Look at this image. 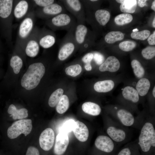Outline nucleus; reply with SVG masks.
I'll list each match as a JSON object with an SVG mask.
<instances>
[{
  "label": "nucleus",
  "instance_id": "nucleus-1",
  "mask_svg": "<svg viewBox=\"0 0 155 155\" xmlns=\"http://www.w3.org/2000/svg\"><path fill=\"white\" fill-rule=\"evenodd\" d=\"M154 119H144L137 140V144L144 152H149L155 147Z\"/></svg>",
  "mask_w": 155,
  "mask_h": 155
},
{
  "label": "nucleus",
  "instance_id": "nucleus-2",
  "mask_svg": "<svg viewBox=\"0 0 155 155\" xmlns=\"http://www.w3.org/2000/svg\"><path fill=\"white\" fill-rule=\"evenodd\" d=\"M45 72V68L42 63L31 64L22 78L21 86L27 90L34 89L38 85Z\"/></svg>",
  "mask_w": 155,
  "mask_h": 155
},
{
  "label": "nucleus",
  "instance_id": "nucleus-3",
  "mask_svg": "<svg viewBox=\"0 0 155 155\" xmlns=\"http://www.w3.org/2000/svg\"><path fill=\"white\" fill-rule=\"evenodd\" d=\"M108 120L106 130L107 136L117 144L127 142L129 140L131 132L128 127L122 125L110 117Z\"/></svg>",
  "mask_w": 155,
  "mask_h": 155
},
{
  "label": "nucleus",
  "instance_id": "nucleus-4",
  "mask_svg": "<svg viewBox=\"0 0 155 155\" xmlns=\"http://www.w3.org/2000/svg\"><path fill=\"white\" fill-rule=\"evenodd\" d=\"M45 24L53 31L65 30L67 32L76 26L77 21L72 15L65 12L46 20Z\"/></svg>",
  "mask_w": 155,
  "mask_h": 155
},
{
  "label": "nucleus",
  "instance_id": "nucleus-5",
  "mask_svg": "<svg viewBox=\"0 0 155 155\" xmlns=\"http://www.w3.org/2000/svg\"><path fill=\"white\" fill-rule=\"evenodd\" d=\"M115 112L112 114L111 117L122 125L127 127H132L140 129L143 123L144 118L143 117H135L128 110L123 108L117 109Z\"/></svg>",
  "mask_w": 155,
  "mask_h": 155
},
{
  "label": "nucleus",
  "instance_id": "nucleus-6",
  "mask_svg": "<svg viewBox=\"0 0 155 155\" xmlns=\"http://www.w3.org/2000/svg\"><path fill=\"white\" fill-rule=\"evenodd\" d=\"M75 26L67 31L61 40L58 56L59 61H63L65 60L76 49L78 48L74 36Z\"/></svg>",
  "mask_w": 155,
  "mask_h": 155
},
{
  "label": "nucleus",
  "instance_id": "nucleus-7",
  "mask_svg": "<svg viewBox=\"0 0 155 155\" xmlns=\"http://www.w3.org/2000/svg\"><path fill=\"white\" fill-rule=\"evenodd\" d=\"M30 13L22 20L19 26L16 45L24 46L33 30L34 15Z\"/></svg>",
  "mask_w": 155,
  "mask_h": 155
},
{
  "label": "nucleus",
  "instance_id": "nucleus-8",
  "mask_svg": "<svg viewBox=\"0 0 155 155\" xmlns=\"http://www.w3.org/2000/svg\"><path fill=\"white\" fill-rule=\"evenodd\" d=\"M75 19L77 23L85 24L86 15L84 6L80 0L59 1Z\"/></svg>",
  "mask_w": 155,
  "mask_h": 155
},
{
  "label": "nucleus",
  "instance_id": "nucleus-9",
  "mask_svg": "<svg viewBox=\"0 0 155 155\" xmlns=\"http://www.w3.org/2000/svg\"><path fill=\"white\" fill-rule=\"evenodd\" d=\"M32 127L30 119L19 120L14 122L8 128L7 136L10 139L16 138L22 133L26 136L31 132Z\"/></svg>",
  "mask_w": 155,
  "mask_h": 155
},
{
  "label": "nucleus",
  "instance_id": "nucleus-10",
  "mask_svg": "<svg viewBox=\"0 0 155 155\" xmlns=\"http://www.w3.org/2000/svg\"><path fill=\"white\" fill-rule=\"evenodd\" d=\"M89 31L85 24L77 23L75 28L74 36L78 49H87L90 45Z\"/></svg>",
  "mask_w": 155,
  "mask_h": 155
},
{
  "label": "nucleus",
  "instance_id": "nucleus-11",
  "mask_svg": "<svg viewBox=\"0 0 155 155\" xmlns=\"http://www.w3.org/2000/svg\"><path fill=\"white\" fill-rule=\"evenodd\" d=\"M66 10L63 4L59 1L45 7L39 8L36 11V15L47 20L59 14L66 12Z\"/></svg>",
  "mask_w": 155,
  "mask_h": 155
},
{
  "label": "nucleus",
  "instance_id": "nucleus-12",
  "mask_svg": "<svg viewBox=\"0 0 155 155\" xmlns=\"http://www.w3.org/2000/svg\"><path fill=\"white\" fill-rule=\"evenodd\" d=\"M39 31L38 29L34 30L25 45L26 53L30 57H34L39 53L40 46L38 42Z\"/></svg>",
  "mask_w": 155,
  "mask_h": 155
},
{
  "label": "nucleus",
  "instance_id": "nucleus-13",
  "mask_svg": "<svg viewBox=\"0 0 155 155\" xmlns=\"http://www.w3.org/2000/svg\"><path fill=\"white\" fill-rule=\"evenodd\" d=\"M56 36L51 30L44 28L39 30L38 42L40 46L44 49H48L55 43Z\"/></svg>",
  "mask_w": 155,
  "mask_h": 155
},
{
  "label": "nucleus",
  "instance_id": "nucleus-14",
  "mask_svg": "<svg viewBox=\"0 0 155 155\" xmlns=\"http://www.w3.org/2000/svg\"><path fill=\"white\" fill-rule=\"evenodd\" d=\"M117 144L107 135H101L96 138L94 145L99 150L106 153H110L115 149Z\"/></svg>",
  "mask_w": 155,
  "mask_h": 155
},
{
  "label": "nucleus",
  "instance_id": "nucleus-15",
  "mask_svg": "<svg viewBox=\"0 0 155 155\" xmlns=\"http://www.w3.org/2000/svg\"><path fill=\"white\" fill-rule=\"evenodd\" d=\"M55 139L53 130L49 128L45 129L42 132L39 137V142L41 148L44 151L49 150L53 145Z\"/></svg>",
  "mask_w": 155,
  "mask_h": 155
},
{
  "label": "nucleus",
  "instance_id": "nucleus-16",
  "mask_svg": "<svg viewBox=\"0 0 155 155\" xmlns=\"http://www.w3.org/2000/svg\"><path fill=\"white\" fill-rule=\"evenodd\" d=\"M69 143V138L67 134L61 132L56 137L54 148V152L56 155H62L66 151Z\"/></svg>",
  "mask_w": 155,
  "mask_h": 155
},
{
  "label": "nucleus",
  "instance_id": "nucleus-17",
  "mask_svg": "<svg viewBox=\"0 0 155 155\" xmlns=\"http://www.w3.org/2000/svg\"><path fill=\"white\" fill-rule=\"evenodd\" d=\"M120 65V62L117 58L114 56H110L100 65L99 69L101 72H115L119 70Z\"/></svg>",
  "mask_w": 155,
  "mask_h": 155
},
{
  "label": "nucleus",
  "instance_id": "nucleus-18",
  "mask_svg": "<svg viewBox=\"0 0 155 155\" xmlns=\"http://www.w3.org/2000/svg\"><path fill=\"white\" fill-rule=\"evenodd\" d=\"M73 131L76 137L80 141L83 142L87 140L89 135V130L83 123L79 121H76Z\"/></svg>",
  "mask_w": 155,
  "mask_h": 155
},
{
  "label": "nucleus",
  "instance_id": "nucleus-19",
  "mask_svg": "<svg viewBox=\"0 0 155 155\" xmlns=\"http://www.w3.org/2000/svg\"><path fill=\"white\" fill-rule=\"evenodd\" d=\"M29 5L27 1L22 0L18 1L13 8V15L14 17L19 20L24 17L28 12Z\"/></svg>",
  "mask_w": 155,
  "mask_h": 155
},
{
  "label": "nucleus",
  "instance_id": "nucleus-20",
  "mask_svg": "<svg viewBox=\"0 0 155 155\" xmlns=\"http://www.w3.org/2000/svg\"><path fill=\"white\" fill-rule=\"evenodd\" d=\"M14 1L12 0H0V17L8 18L13 16Z\"/></svg>",
  "mask_w": 155,
  "mask_h": 155
},
{
  "label": "nucleus",
  "instance_id": "nucleus-21",
  "mask_svg": "<svg viewBox=\"0 0 155 155\" xmlns=\"http://www.w3.org/2000/svg\"><path fill=\"white\" fill-rule=\"evenodd\" d=\"M122 94L125 99L133 103H137L139 100L137 91L132 87L128 86L125 87L122 90Z\"/></svg>",
  "mask_w": 155,
  "mask_h": 155
},
{
  "label": "nucleus",
  "instance_id": "nucleus-22",
  "mask_svg": "<svg viewBox=\"0 0 155 155\" xmlns=\"http://www.w3.org/2000/svg\"><path fill=\"white\" fill-rule=\"evenodd\" d=\"M115 86L114 82L111 80L99 81L94 85V89L98 92H107L111 91Z\"/></svg>",
  "mask_w": 155,
  "mask_h": 155
},
{
  "label": "nucleus",
  "instance_id": "nucleus-23",
  "mask_svg": "<svg viewBox=\"0 0 155 155\" xmlns=\"http://www.w3.org/2000/svg\"><path fill=\"white\" fill-rule=\"evenodd\" d=\"M82 109L85 113L93 116L99 115L101 111V108L99 105L90 102L84 103L82 105Z\"/></svg>",
  "mask_w": 155,
  "mask_h": 155
},
{
  "label": "nucleus",
  "instance_id": "nucleus-24",
  "mask_svg": "<svg viewBox=\"0 0 155 155\" xmlns=\"http://www.w3.org/2000/svg\"><path fill=\"white\" fill-rule=\"evenodd\" d=\"M8 113L12 116L14 119H22L27 117L28 115V111L25 108L17 109L13 104H11L7 110Z\"/></svg>",
  "mask_w": 155,
  "mask_h": 155
},
{
  "label": "nucleus",
  "instance_id": "nucleus-25",
  "mask_svg": "<svg viewBox=\"0 0 155 155\" xmlns=\"http://www.w3.org/2000/svg\"><path fill=\"white\" fill-rule=\"evenodd\" d=\"M94 17L96 21L102 26H104L108 22L110 18L109 12L105 10H96L94 14Z\"/></svg>",
  "mask_w": 155,
  "mask_h": 155
},
{
  "label": "nucleus",
  "instance_id": "nucleus-26",
  "mask_svg": "<svg viewBox=\"0 0 155 155\" xmlns=\"http://www.w3.org/2000/svg\"><path fill=\"white\" fill-rule=\"evenodd\" d=\"M150 81L148 79L145 78L140 79L136 86V90L139 95L143 96L146 95L150 89Z\"/></svg>",
  "mask_w": 155,
  "mask_h": 155
},
{
  "label": "nucleus",
  "instance_id": "nucleus-27",
  "mask_svg": "<svg viewBox=\"0 0 155 155\" xmlns=\"http://www.w3.org/2000/svg\"><path fill=\"white\" fill-rule=\"evenodd\" d=\"M137 1L135 0H124L120 6L121 11L125 13H134L136 9Z\"/></svg>",
  "mask_w": 155,
  "mask_h": 155
},
{
  "label": "nucleus",
  "instance_id": "nucleus-28",
  "mask_svg": "<svg viewBox=\"0 0 155 155\" xmlns=\"http://www.w3.org/2000/svg\"><path fill=\"white\" fill-rule=\"evenodd\" d=\"M124 34L119 31H113L109 32L104 37L105 41L108 44H113L115 42L123 40Z\"/></svg>",
  "mask_w": 155,
  "mask_h": 155
},
{
  "label": "nucleus",
  "instance_id": "nucleus-29",
  "mask_svg": "<svg viewBox=\"0 0 155 155\" xmlns=\"http://www.w3.org/2000/svg\"><path fill=\"white\" fill-rule=\"evenodd\" d=\"M69 106V100L67 96L63 95L56 105V110L57 113L62 114L68 109Z\"/></svg>",
  "mask_w": 155,
  "mask_h": 155
},
{
  "label": "nucleus",
  "instance_id": "nucleus-30",
  "mask_svg": "<svg viewBox=\"0 0 155 155\" xmlns=\"http://www.w3.org/2000/svg\"><path fill=\"white\" fill-rule=\"evenodd\" d=\"M63 90L62 89L59 88L52 94L48 101L50 107H53L57 105L63 95Z\"/></svg>",
  "mask_w": 155,
  "mask_h": 155
},
{
  "label": "nucleus",
  "instance_id": "nucleus-31",
  "mask_svg": "<svg viewBox=\"0 0 155 155\" xmlns=\"http://www.w3.org/2000/svg\"><path fill=\"white\" fill-rule=\"evenodd\" d=\"M131 64L135 76L139 79L142 78L145 75V71L140 62L137 60H134Z\"/></svg>",
  "mask_w": 155,
  "mask_h": 155
},
{
  "label": "nucleus",
  "instance_id": "nucleus-32",
  "mask_svg": "<svg viewBox=\"0 0 155 155\" xmlns=\"http://www.w3.org/2000/svg\"><path fill=\"white\" fill-rule=\"evenodd\" d=\"M133 19L132 16L128 13H123L118 15L115 18V22L118 25L122 26L130 23Z\"/></svg>",
  "mask_w": 155,
  "mask_h": 155
},
{
  "label": "nucleus",
  "instance_id": "nucleus-33",
  "mask_svg": "<svg viewBox=\"0 0 155 155\" xmlns=\"http://www.w3.org/2000/svg\"><path fill=\"white\" fill-rule=\"evenodd\" d=\"M22 65V60L19 56L14 55L11 58L10 65L13 68L15 73L17 74L20 72Z\"/></svg>",
  "mask_w": 155,
  "mask_h": 155
},
{
  "label": "nucleus",
  "instance_id": "nucleus-34",
  "mask_svg": "<svg viewBox=\"0 0 155 155\" xmlns=\"http://www.w3.org/2000/svg\"><path fill=\"white\" fill-rule=\"evenodd\" d=\"M82 70V68L81 65L78 64H76L67 67L65 71L67 75L75 77L79 74Z\"/></svg>",
  "mask_w": 155,
  "mask_h": 155
},
{
  "label": "nucleus",
  "instance_id": "nucleus-35",
  "mask_svg": "<svg viewBox=\"0 0 155 155\" xmlns=\"http://www.w3.org/2000/svg\"><path fill=\"white\" fill-rule=\"evenodd\" d=\"M150 34L149 30H145L140 32H133L131 34V36L134 39L145 40L148 37Z\"/></svg>",
  "mask_w": 155,
  "mask_h": 155
},
{
  "label": "nucleus",
  "instance_id": "nucleus-36",
  "mask_svg": "<svg viewBox=\"0 0 155 155\" xmlns=\"http://www.w3.org/2000/svg\"><path fill=\"white\" fill-rule=\"evenodd\" d=\"M136 45V44L134 42L125 41L121 42L119 44V47L122 51L128 52L133 50Z\"/></svg>",
  "mask_w": 155,
  "mask_h": 155
},
{
  "label": "nucleus",
  "instance_id": "nucleus-37",
  "mask_svg": "<svg viewBox=\"0 0 155 155\" xmlns=\"http://www.w3.org/2000/svg\"><path fill=\"white\" fill-rule=\"evenodd\" d=\"M142 54L146 59H152L155 55V47L148 46L145 48L142 51Z\"/></svg>",
  "mask_w": 155,
  "mask_h": 155
},
{
  "label": "nucleus",
  "instance_id": "nucleus-38",
  "mask_svg": "<svg viewBox=\"0 0 155 155\" xmlns=\"http://www.w3.org/2000/svg\"><path fill=\"white\" fill-rule=\"evenodd\" d=\"M75 123V122L73 120L70 119L67 121L62 125L61 132L67 133L73 131Z\"/></svg>",
  "mask_w": 155,
  "mask_h": 155
},
{
  "label": "nucleus",
  "instance_id": "nucleus-39",
  "mask_svg": "<svg viewBox=\"0 0 155 155\" xmlns=\"http://www.w3.org/2000/svg\"><path fill=\"white\" fill-rule=\"evenodd\" d=\"M33 1L39 8L45 7L57 1L54 0H34Z\"/></svg>",
  "mask_w": 155,
  "mask_h": 155
},
{
  "label": "nucleus",
  "instance_id": "nucleus-40",
  "mask_svg": "<svg viewBox=\"0 0 155 155\" xmlns=\"http://www.w3.org/2000/svg\"><path fill=\"white\" fill-rule=\"evenodd\" d=\"M93 54V58L96 63L98 65H101L104 61V56L98 52H95Z\"/></svg>",
  "mask_w": 155,
  "mask_h": 155
},
{
  "label": "nucleus",
  "instance_id": "nucleus-41",
  "mask_svg": "<svg viewBox=\"0 0 155 155\" xmlns=\"http://www.w3.org/2000/svg\"><path fill=\"white\" fill-rule=\"evenodd\" d=\"M131 142L128 144V146L122 149L117 155H131V150L130 148Z\"/></svg>",
  "mask_w": 155,
  "mask_h": 155
},
{
  "label": "nucleus",
  "instance_id": "nucleus-42",
  "mask_svg": "<svg viewBox=\"0 0 155 155\" xmlns=\"http://www.w3.org/2000/svg\"><path fill=\"white\" fill-rule=\"evenodd\" d=\"M26 155H40V153L36 147L30 146L27 149Z\"/></svg>",
  "mask_w": 155,
  "mask_h": 155
},
{
  "label": "nucleus",
  "instance_id": "nucleus-43",
  "mask_svg": "<svg viewBox=\"0 0 155 155\" xmlns=\"http://www.w3.org/2000/svg\"><path fill=\"white\" fill-rule=\"evenodd\" d=\"M93 58V54L89 53L84 55L82 58V61L85 64L90 63Z\"/></svg>",
  "mask_w": 155,
  "mask_h": 155
},
{
  "label": "nucleus",
  "instance_id": "nucleus-44",
  "mask_svg": "<svg viewBox=\"0 0 155 155\" xmlns=\"http://www.w3.org/2000/svg\"><path fill=\"white\" fill-rule=\"evenodd\" d=\"M147 40L150 45H154L155 44V31L148 38Z\"/></svg>",
  "mask_w": 155,
  "mask_h": 155
},
{
  "label": "nucleus",
  "instance_id": "nucleus-45",
  "mask_svg": "<svg viewBox=\"0 0 155 155\" xmlns=\"http://www.w3.org/2000/svg\"><path fill=\"white\" fill-rule=\"evenodd\" d=\"M147 0H138V4L139 6L141 7H144L145 5H147L146 2Z\"/></svg>",
  "mask_w": 155,
  "mask_h": 155
},
{
  "label": "nucleus",
  "instance_id": "nucleus-46",
  "mask_svg": "<svg viewBox=\"0 0 155 155\" xmlns=\"http://www.w3.org/2000/svg\"><path fill=\"white\" fill-rule=\"evenodd\" d=\"M84 67L86 70L88 71H91L92 69V67L91 63L85 64Z\"/></svg>",
  "mask_w": 155,
  "mask_h": 155
},
{
  "label": "nucleus",
  "instance_id": "nucleus-47",
  "mask_svg": "<svg viewBox=\"0 0 155 155\" xmlns=\"http://www.w3.org/2000/svg\"><path fill=\"white\" fill-rule=\"evenodd\" d=\"M151 9L154 11H155V1H154L152 3V5L151 6Z\"/></svg>",
  "mask_w": 155,
  "mask_h": 155
},
{
  "label": "nucleus",
  "instance_id": "nucleus-48",
  "mask_svg": "<svg viewBox=\"0 0 155 155\" xmlns=\"http://www.w3.org/2000/svg\"><path fill=\"white\" fill-rule=\"evenodd\" d=\"M152 94L154 98L155 97V87L154 86L152 91Z\"/></svg>",
  "mask_w": 155,
  "mask_h": 155
},
{
  "label": "nucleus",
  "instance_id": "nucleus-49",
  "mask_svg": "<svg viewBox=\"0 0 155 155\" xmlns=\"http://www.w3.org/2000/svg\"><path fill=\"white\" fill-rule=\"evenodd\" d=\"M124 1V0H116V1L118 3H120L121 4Z\"/></svg>",
  "mask_w": 155,
  "mask_h": 155
},
{
  "label": "nucleus",
  "instance_id": "nucleus-50",
  "mask_svg": "<svg viewBox=\"0 0 155 155\" xmlns=\"http://www.w3.org/2000/svg\"><path fill=\"white\" fill-rule=\"evenodd\" d=\"M152 26L154 27H155V18H154L152 22Z\"/></svg>",
  "mask_w": 155,
  "mask_h": 155
},
{
  "label": "nucleus",
  "instance_id": "nucleus-51",
  "mask_svg": "<svg viewBox=\"0 0 155 155\" xmlns=\"http://www.w3.org/2000/svg\"><path fill=\"white\" fill-rule=\"evenodd\" d=\"M138 31V30L137 28H136V29H134L133 30V32H137V31Z\"/></svg>",
  "mask_w": 155,
  "mask_h": 155
}]
</instances>
